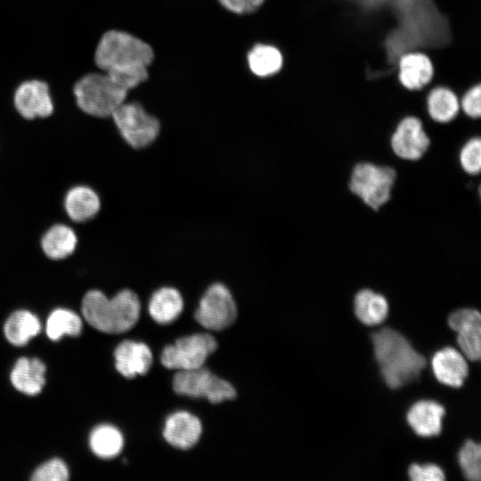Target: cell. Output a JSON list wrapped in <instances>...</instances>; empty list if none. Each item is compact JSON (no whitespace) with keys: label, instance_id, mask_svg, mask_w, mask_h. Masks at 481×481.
Returning <instances> with one entry per match:
<instances>
[{"label":"cell","instance_id":"cell-1","mask_svg":"<svg viewBox=\"0 0 481 481\" xmlns=\"http://www.w3.org/2000/svg\"><path fill=\"white\" fill-rule=\"evenodd\" d=\"M371 341L381 376L390 388H400L420 378L427 360L400 332L384 327L371 334Z\"/></svg>","mask_w":481,"mask_h":481},{"label":"cell","instance_id":"cell-2","mask_svg":"<svg viewBox=\"0 0 481 481\" xmlns=\"http://www.w3.org/2000/svg\"><path fill=\"white\" fill-rule=\"evenodd\" d=\"M141 311L138 296L131 289H122L108 298L100 290H90L82 301L86 321L94 329L111 334L122 333L137 322Z\"/></svg>","mask_w":481,"mask_h":481},{"label":"cell","instance_id":"cell-3","mask_svg":"<svg viewBox=\"0 0 481 481\" xmlns=\"http://www.w3.org/2000/svg\"><path fill=\"white\" fill-rule=\"evenodd\" d=\"M153 56L151 47L138 37L119 30H109L96 46L94 62L105 72H137L148 70Z\"/></svg>","mask_w":481,"mask_h":481},{"label":"cell","instance_id":"cell-4","mask_svg":"<svg viewBox=\"0 0 481 481\" xmlns=\"http://www.w3.org/2000/svg\"><path fill=\"white\" fill-rule=\"evenodd\" d=\"M77 106L88 115L107 118L121 105L128 90L107 72L88 73L73 88Z\"/></svg>","mask_w":481,"mask_h":481},{"label":"cell","instance_id":"cell-5","mask_svg":"<svg viewBox=\"0 0 481 481\" xmlns=\"http://www.w3.org/2000/svg\"><path fill=\"white\" fill-rule=\"evenodd\" d=\"M395 177L396 173L390 167L362 162L353 168L349 189L367 206L378 210L390 199Z\"/></svg>","mask_w":481,"mask_h":481},{"label":"cell","instance_id":"cell-6","mask_svg":"<svg viewBox=\"0 0 481 481\" xmlns=\"http://www.w3.org/2000/svg\"><path fill=\"white\" fill-rule=\"evenodd\" d=\"M126 143L141 150L152 144L160 132V123L149 114L139 102L119 105L110 116Z\"/></svg>","mask_w":481,"mask_h":481},{"label":"cell","instance_id":"cell-7","mask_svg":"<svg viewBox=\"0 0 481 481\" xmlns=\"http://www.w3.org/2000/svg\"><path fill=\"white\" fill-rule=\"evenodd\" d=\"M174 391L181 395L206 398L212 404L236 397L234 387L203 366L194 370L178 371L173 379Z\"/></svg>","mask_w":481,"mask_h":481},{"label":"cell","instance_id":"cell-8","mask_svg":"<svg viewBox=\"0 0 481 481\" xmlns=\"http://www.w3.org/2000/svg\"><path fill=\"white\" fill-rule=\"evenodd\" d=\"M217 342L208 333H198L178 338L161 353V363L167 369L189 371L200 368L216 351Z\"/></svg>","mask_w":481,"mask_h":481},{"label":"cell","instance_id":"cell-9","mask_svg":"<svg viewBox=\"0 0 481 481\" xmlns=\"http://www.w3.org/2000/svg\"><path fill=\"white\" fill-rule=\"evenodd\" d=\"M237 317V307L229 289L223 283L209 286L195 311V320L205 329L221 330L229 327Z\"/></svg>","mask_w":481,"mask_h":481},{"label":"cell","instance_id":"cell-10","mask_svg":"<svg viewBox=\"0 0 481 481\" xmlns=\"http://www.w3.org/2000/svg\"><path fill=\"white\" fill-rule=\"evenodd\" d=\"M430 140L422 120L415 115H406L400 118L390 137L394 153L406 160L420 159L427 151Z\"/></svg>","mask_w":481,"mask_h":481},{"label":"cell","instance_id":"cell-11","mask_svg":"<svg viewBox=\"0 0 481 481\" xmlns=\"http://www.w3.org/2000/svg\"><path fill=\"white\" fill-rule=\"evenodd\" d=\"M396 75L398 82L404 89L412 92L422 91L433 85L434 63L426 52L409 51L398 58Z\"/></svg>","mask_w":481,"mask_h":481},{"label":"cell","instance_id":"cell-12","mask_svg":"<svg viewBox=\"0 0 481 481\" xmlns=\"http://www.w3.org/2000/svg\"><path fill=\"white\" fill-rule=\"evenodd\" d=\"M13 102L17 111L27 119L46 118L53 111L48 85L41 80H28L15 90Z\"/></svg>","mask_w":481,"mask_h":481},{"label":"cell","instance_id":"cell-13","mask_svg":"<svg viewBox=\"0 0 481 481\" xmlns=\"http://www.w3.org/2000/svg\"><path fill=\"white\" fill-rule=\"evenodd\" d=\"M448 324L457 332V343L470 361H478L481 355V315L476 309L463 308L452 312Z\"/></svg>","mask_w":481,"mask_h":481},{"label":"cell","instance_id":"cell-14","mask_svg":"<svg viewBox=\"0 0 481 481\" xmlns=\"http://www.w3.org/2000/svg\"><path fill=\"white\" fill-rule=\"evenodd\" d=\"M201 432V423L196 416L188 412H176L167 419L163 436L173 447L187 450L198 443Z\"/></svg>","mask_w":481,"mask_h":481},{"label":"cell","instance_id":"cell-15","mask_svg":"<svg viewBox=\"0 0 481 481\" xmlns=\"http://www.w3.org/2000/svg\"><path fill=\"white\" fill-rule=\"evenodd\" d=\"M117 371L126 378L144 375L152 364V355L149 346L141 342L125 340L114 351Z\"/></svg>","mask_w":481,"mask_h":481},{"label":"cell","instance_id":"cell-16","mask_svg":"<svg viewBox=\"0 0 481 481\" xmlns=\"http://www.w3.org/2000/svg\"><path fill=\"white\" fill-rule=\"evenodd\" d=\"M436 379L446 386L460 387L468 377L469 366L461 353L452 346L436 352L431 360Z\"/></svg>","mask_w":481,"mask_h":481},{"label":"cell","instance_id":"cell-17","mask_svg":"<svg viewBox=\"0 0 481 481\" xmlns=\"http://www.w3.org/2000/svg\"><path fill=\"white\" fill-rule=\"evenodd\" d=\"M426 113L437 124H448L460 114V97L450 87L435 85L428 87L425 96Z\"/></svg>","mask_w":481,"mask_h":481},{"label":"cell","instance_id":"cell-18","mask_svg":"<svg viewBox=\"0 0 481 481\" xmlns=\"http://www.w3.org/2000/svg\"><path fill=\"white\" fill-rule=\"evenodd\" d=\"M444 413L445 409L437 402L421 400L410 407L406 419L418 436L429 437L441 433Z\"/></svg>","mask_w":481,"mask_h":481},{"label":"cell","instance_id":"cell-19","mask_svg":"<svg viewBox=\"0 0 481 481\" xmlns=\"http://www.w3.org/2000/svg\"><path fill=\"white\" fill-rule=\"evenodd\" d=\"M45 364L37 358H20L11 373L14 387L29 395L38 394L45 385Z\"/></svg>","mask_w":481,"mask_h":481},{"label":"cell","instance_id":"cell-20","mask_svg":"<svg viewBox=\"0 0 481 481\" xmlns=\"http://www.w3.org/2000/svg\"><path fill=\"white\" fill-rule=\"evenodd\" d=\"M101 200L94 190L78 185L71 188L64 199V208L74 222H85L99 212Z\"/></svg>","mask_w":481,"mask_h":481},{"label":"cell","instance_id":"cell-21","mask_svg":"<svg viewBox=\"0 0 481 481\" xmlns=\"http://www.w3.org/2000/svg\"><path fill=\"white\" fill-rule=\"evenodd\" d=\"M148 308L151 317L155 322L167 324L174 322L181 314L183 300L176 289L163 287L151 295Z\"/></svg>","mask_w":481,"mask_h":481},{"label":"cell","instance_id":"cell-22","mask_svg":"<svg viewBox=\"0 0 481 481\" xmlns=\"http://www.w3.org/2000/svg\"><path fill=\"white\" fill-rule=\"evenodd\" d=\"M354 308L358 320L366 325L379 324L388 314V303L386 298L369 289L357 292Z\"/></svg>","mask_w":481,"mask_h":481},{"label":"cell","instance_id":"cell-23","mask_svg":"<svg viewBox=\"0 0 481 481\" xmlns=\"http://www.w3.org/2000/svg\"><path fill=\"white\" fill-rule=\"evenodd\" d=\"M77 242L75 232L68 225L58 224L46 231L42 237L41 246L48 257L59 260L72 254Z\"/></svg>","mask_w":481,"mask_h":481},{"label":"cell","instance_id":"cell-24","mask_svg":"<svg viewBox=\"0 0 481 481\" xmlns=\"http://www.w3.org/2000/svg\"><path fill=\"white\" fill-rule=\"evenodd\" d=\"M41 324L37 317L26 310L14 312L4 324V334L10 343L23 346L38 334Z\"/></svg>","mask_w":481,"mask_h":481},{"label":"cell","instance_id":"cell-25","mask_svg":"<svg viewBox=\"0 0 481 481\" xmlns=\"http://www.w3.org/2000/svg\"><path fill=\"white\" fill-rule=\"evenodd\" d=\"M251 71L259 77L273 76L283 67L284 59L280 49L273 45L258 44L248 54Z\"/></svg>","mask_w":481,"mask_h":481},{"label":"cell","instance_id":"cell-26","mask_svg":"<svg viewBox=\"0 0 481 481\" xmlns=\"http://www.w3.org/2000/svg\"><path fill=\"white\" fill-rule=\"evenodd\" d=\"M89 442L94 453L103 459L116 457L124 445L122 434L111 425L96 427L90 435Z\"/></svg>","mask_w":481,"mask_h":481},{"label":"cell","instance_id":"cell-27","mask_svg":"<svg viewBox=\"0 0 481 481\" xmlns=\"http://www.w3.org/2000/svg\"><path fill=\"white\" fill-rule=\"evenodd\" d=\"M82 330V321L74 312L55 309L46 322V334L52 340H58L64 335L77 336Z\"/></svg>","mask_w":481,"mask_h":481},{"label":"cell","instance_id":"cell-28","mask_svg":"<svg viewBox=\"0 0 481 481\" xmlns=\"http://www.w3.org/2000/svg\"><path fill=\"white\" fill-rule=\"evenodd\" d=\"M458 461L465 478L471 481L480 480L481 448L479 444L467 440L459 451Z\"/></svg>","mask_w":481,"mask_h":481},{"label":"cell","instance_id":"cell-29","mask_svg":"<svg viewBox=\"0 0 481 481\" xmlns=\"http://www.w3.org/2000/svg\"><path fill=\"white\" fill-rule=\"evenodd\" d=\"M460 164L469 175H477L481 169V139L475 136L468 140L460 151Z\"/></svg>","mask_w":481,"mask_h":481},{"label":"cell","instance_id":"cell-30","mask_svg":"<svg viewBox=\"0 0 481 481\" xmlns=\"http://www.w3.org/2000/svg\"><path fill=\"white\" fill-rule=\"evenodd\" d=\"M69 478L66 464L60 459L50 460L39 466L33 473L34 481H65Z\"/></svg>","mask_w":481,"mask_h":481},{"label":"cell","instance_id":"cell-31","mask_svg":"<svg viewBox=\"0 0 481 481\" xmlns=\"http://www.w3.org/2000/svg\"><path fill=\"white\" fill-rule=\"evenodd\" d=\"M461 111L471 119L481 116V83L473 85L460 96Z\"/></svg>","mask_w":481,"mask_h":481},{"label":"cell","instance_id":"cell-32","mask_svg":"<svg viewBox=\"0 0 481 481\" xmlns=\"http://www.w3.org/2000/svg\"><path fill=\"white\" fill-rule=\"evenodd\" d=\"M409 478L412 481H441L445 478L443 469L435 464H412L408 469Z\"/></svg>","mask_w":481,"mask_h":481},{"label":"cell","instance_id":"cell-33","mask_svg":"<svg viewBox=\"0 0 481 481\" xmlns=\"http://www.w3.org/2000/svg\"><path fill=\"white\" fill-rule=\"evenodd\" d=\"M227 10L235 13H248L256 11L265 0H218Z\"/></svg>","mask_w":481,"mask_h":481}]
</instances>
